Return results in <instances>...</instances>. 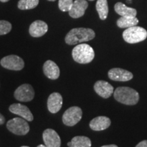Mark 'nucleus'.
Here are the masks:
<instances>
[{"instance_id":"nucleus-1","label":"nucleus","mask_w":147,"mask_h":147,"mask_svg":"<svg viewBox=\"0 0 147 147\" xmlns=\"http://www.w3.org/2000/svg\"><path fill=\"white\" fill-rule=\"evenodd\" d=\"M95 36V32L93 29L79 27L71 29L66 35L65 41L68 45H76L82 42L90 41L93 40Z\"/></svg>"},{"instance_id":"nucleus-2","label":"nucleus","mask_w":147,"mask_h":147,"mask_svg":"<svg viewBox=\"0 0 147 147\" xmlns=\"http://www.w3.org/2000/svg\"><path fill=\"white\" fill-rule=\"evenodd\" d=\"M114 97L117 102L125 105H136L138 102L140 96L138 91L127 87H119L114 93Z\"/></svg>"},{"instance_id":"nucleus-3","label":"nucleus","mask_w":147,"mask_h":147,"mask_svg":"<svg viewBox=\"0 0 147 147\" xmlns=\"http://www.w3.org/2000/svg\"><path fill=\"white\" fill-rule=\"evenodd\" d=\"M72 57L78 63H89L95 57V53L93 48L87 44H80L73 49Z\"/></svg>"},{"instance_id":"nucleus-4","label":"nucleus","mask_w":147,"mask_h":147,"mask_svg":"<svg viewBox=\"0 0 147 147\" xmlns=\"http://www.w3.org/2000/svg\"><path fill=\"white\" fill-rule=\"evenodd\" d=\"M123 38L129 44H136L146 39L147 31L137 25L129 27L123 33Z\"/></svg>"},{"instance_id":"nucleus-5","label":"nucleus","mask_w":147,"mask_h":147,"mask_svg":"<svg viewBox=\"0 0 147 147\" xmlns=\"http://www.w3.org/2000/svg\"><path fill=\"white\" fill-rule=\"evenodd\" d=\"M6 127L12 133L18 136H24L29 131V125L25 119L20 117L9 120L7 122Z\"/></svg>"},{"instance_id":"nucleus-6","label":"nucleus","mask_w":147,"mask_h":147,"mask_svg":"<svg viewBox=\"0 0 147 147\" xmlns=\"http://www.w3.org/2000/svg\"><path fill=\"white\" fill-rule=\"evenodd\" d=\"M82 117V109L78 106H72L66 110L62 117V121L65 125L72 127L81 120Z\"/></svg>"},{"instance_id":"nucleus-7","label":"nucleus","mask_w":147,"mask_h":147,"mask_svg":"<svg viewBox=\"0 0 147 147\" xmlns=\"http://www.w3.org/2000/svg\"><path fill=\"white\" fill-rule=\"evenodd\" d=\"M0 63L4 68L14 71L21 70L25 66V62L23 59L14 55H8L2 58Z\"/></svg>"},{"instance_id":"nucleus-8","label":"nucleus","mask_w":147,"mask_h":147,"mask_svg":"<svg viewBox=\"0 0 147 147\" xmlns=\"http://www.w3.org/2000/svg\"><path fill=\"white\" fill-rule=\"evenodd\" d=\"M14 95L16 100L20 102H30L34 99L35 91L31 84H23L15 90Z\"/></svg>"},{"instance_id":"nucleus-9","label":"nucleus","mask_w":147,"mask_h":147,"mask_svg":"<svg viewBox=\"0 0 147 147\" xmlns=\"http://www.w3.org/2000/svg\"><path fill=\"white\" fill-rule=\"evenodd\" d=\"M108 74L110 80L114 81L127 82L131 80L134 77L131 72L118 67L110 69Z\"/></svg>"},{"instance_id":"nucleus-10","label":"nucleus","mask_w":147,"mask_h":147,"mask_svg":"<svg viewBox=\"0 0 147 147\" xmlns=\"http://www.w3.org/2000/svg\"><path fill=\"white\" fill-rule=\"evenodd\" d=\"M89 3L86 0H75L74 1L70 10L68 11L69 15L73 18L81 17L85 13Z\"/></svg>"},{"instance_id":"nucleus-11","label":"nucleus","mask_w":147,"mask_h":147,"mask_svg":"<svg viewBox=\"0 0 147 147\" xmlns=\"http://www.w3.org/2000/svg\"><path fill=\"white\" fill-rule=\"evenodd\" d=\"M44 142L47 147H60L61 138L58 134L52 129H47L42 134Z\"/></svg>"},{"instance_id":"nucleus-12","label":"nucleus","mask_w":147,"mask_h":147,"mask_svg":"<svg viewBox=\"0 0 147 147\" xmlns=\"http://www.w3.org/2000/svg\"><path fill=\"white\" fill-rule=\"evenodd\" d=\"M95 93L103 98H109L114 93V88L108 82L104 80H98L94 84Z\"/></svg>"},{"instance_id":"nucleus-13","label":"nucleus","mask_w":147,"mask_h":147,"mask_svg":"<svg viewBox=\"0 0 147 147\" xmlns=\"http://www.w3.org/2000/svg\"><path fill=\"white\" fill-rule=\"evenodd\" d=\"M63 105V97L60 93H51L49 95L47 101L48 109L51 113H57L61 110Z\"/></svg>"},{"instance_id":"nucleus-14","label":"nucleus","mask_w":147,"mask_h":147,"mask_svg":"<svg viewBox=\"0 0 147 147\" xmlns=\"http://www.w3.org/2000/svg\"><path fill=\"white\" fill-rule=\"evenodd\" d=\"M9 110L12 113L21 116L22 118L27 121H32L34 120V116L29 108L21 104H12L9 107Z\"/></svg>"},{"instance_id":"nucleus-15","label":"nucleus","mask_w":147,"mask_h":147,"mask_svg":"<svg viewBox=\"0 0 147 147\" xmlns=\"http://www.w3.org/2000/svg\"><path fill=\"white\" fill-rule=\"evenodd\" d=\"M48 25L45 22L38 20L31 24L29 29V34L34 38H40L43 36L47 32Z\"/></svg>"},{"instance_id":"nucleus-16","label":"nucleus","mask_w":147,"mask_h":147,"mask_svg":"<svg viewBox=\"0 0 147 147\" xmlns=\"http://www.w3.org/2000/svg\"><path fill=\"white\" fill-rule=\"evenodd\" d=\"M43 71L45 76L51 80H56L60 75L59 67L51 60L47 61L44 64Z\"/></svg>"},{"instance_id":"nucleus-17","label":"nucleus","mask_w":147,"mask_h":147,"mask_svg":"<svg viewBox=\"0 0 147 147\" xmlns=\"http://www.w3.org/2000/svg\"><path fill=\"white\" fill-rule=\"evenodd\" d=\"M111 121L108 117L100 116L92 119L89 123V127L93 131H103L109 127Z\"/></svg>"},{"instance_id":"nucleus-18","label":"nucleus","mask_w":147,"mask_h":147,"mask_svg":"<svg viewBox=\"0 0 147 147\" xmlns=\"http://www.w3.org/2000/svg\"><path fill=\"white\" fill-rule=\"evenodd\" d=\"M115 10L117 14L123 17H136L137 10L132 8H129L121 2H117L115 5Z\"/></svg>"},{"instance_id":"nucleus-19","label":"nucleus","mask_w":147,"mask_h":147,"mask_svg":"<svg viewBox=\"0 0 147 147\" xmlns=\"http://www.w3.org/2000/svg\"><path fill=\"white\" fill-rule=\"evenodd\" d=\"M69 147H91V141L86 136H75L67 143Z\"/></svg>"},{"instance_id":"nucleus-20","label":"nucleus","mask_w":147,"mask_h":147,"mask_svg":"<svg viewBox=\"0 0 147 147\" xmlns=\"http://www.w3.org/2000/svg\"><path fill=\"white\" fill-rule=\"evenodd\" d=\"M138 23V19L136 17H123L121 16L117 21V26L120 28H129L136 26Z\"/></svg>"},{"instance_id":"nucleus-21","label":"nucleus","mask_w":147,"mask_h":147,"mask_svg":"<svg viewBox=\"0 0 147 147\" xmlns=\"http://www.w3.org/2000/svg\"><path fill=\"white\" fill-rule=\"evenodd\" d=\"M96 10L101 20L106 19L108 14V5L107 0H97Z\"/></svg>"},{"instance_id":"nucleus-22","label":"nucleus","mask_w":147,"mask_h":147,"mask_svg":"<svg viewBox=\"0 0 147 147\" xmlns=\"http://www.w3.org/2000/svg\"><path fill=\"white\" fill-rule=\"evenodd\" d=\"M39 0H19L18 8L21 10H31L38 6Z\"/></svg>"},{"instance_id":"nucleus-23","label":"nucleus","mask_w":147,"mask_h":147,"mask_svg":"<svg viewBox=\"0 0 147 147\" xmlns=\"http://www.w3.org/2000/svg\"><path fill=\"white\" fill-rule=\"evenodd\" d=\"M12 29V25L7 21H0V36L8 34Z\"/></svg>"},{"instance_id":"nucleus-24","label":"nucleus","mask_w":147,"mask_h":147,"mask_svg":"<svg viewBox=\"0 0 147 147\" xmlns=\"http://www.w3.org/2000/svg\"><path fill=\"white\" fill-rule=\"evenodd\" d=\"M73 0H59V8L62 12H68L73 4Z\"/></svg>"},{"instance_id":"nucleus-25","label":"nucleus","mask_w":147,"mask_h":147,"mask_svg":"<svg viewBox=\"0 0 147 147\" xmlns=\"http://www.w3.org/2000/svg\"><path fill=\"white\" fill-rule=\"evenodd\" d=\"M136 147H147V140H143L138 143Z\"/></svg>"},{"instance_id":"nucleus-26","label":"nucleus","mask_w":147,"mask_h":147,"mask_svg":"<svg viewBox=\"0 0 147 147\" xmlns=\"http://www.w3.org/2000/svg\"><path fill=\"white\" fill-rule=\"evenodd\" d=\"M5 123V117L0 113V125H2Z\"/></svg>"},{"instance_id":"nucleus-27","label":"nucleus","mask_w":147,"mask_h":147,"mask_svg":"<svg viewBox=\"0 0 147 147\" xmlns=\"http://www.w3.org/2000/svg\"><path fill=\"white\" fill-rule=\"evenodd\" d=\"M101 147H118V146L115 144H110V145H104V146H102Z\"/></svg>"},{"instance_id":"nucleus-28","label":"nucleus","mask_w":147,"mask_h":147,"mask_svg":"<svg viewBox=\"0 0 147 147\" xmlns=\"http://www.w3.org/2000/svg\"><path fill=\"white\" fill-rule=\"evenodd\" d=\"M8 1H10V0H0V1H1V2H3V3L8 2Z\"/></svg>"},{"instance_id":"nucleus-29","label":"nucleus","mask_w":147,"mask_h":147,"mask_svg":"<svg viewBox=\"0 0 147 147\" xmlns=\"http://www.w3.org/2000/svg\"><path fill=\"white\" fill-rule=\"evenodd\" d=\"M37 147H47L46 145H43V144H40L39 146H38Z\"/></svg>"},{"instance_id":"nucleus-30","label":"nucleus","mask_w":147,"mask_h":147,"mask_svg":"<svg viewBox=\"0 0 147 147\" xmlns=\"http://www.w3.org/2000/svg\"><path fill=\"white\" fill-rule=\"evenodd\" d=\"M48 1H56V0H48Z\"/></svg>"},{"instance_id":"nucleus-31","label":"nucleus","mask_w":147,"mask_h":147,"mask_svg":"<svg viewBox=\"0 0 147 147\" xmlns=\"http://www.w3.org/2000/svg\"><path fill=\"white\" fill-rule=\"evenodd\" d=\"M21 147H29V146H22Z\"/></svg>"},{"instance_id":"nucleus-32","label":"nucleus","mask_w":147,"mask_h":147,"mask_svg":"<svg viewBox=\"0 0 147 147\" xmlns=\"http://www.w3.org/2000/svg\"><path fill=\"white\" fill-rule=\"evenodd\" d=\"M89 1H94V0H89Z\"/></svg>"}]
</instances>
